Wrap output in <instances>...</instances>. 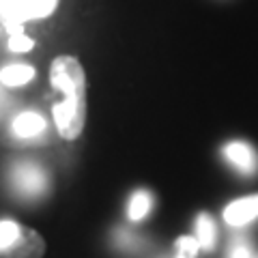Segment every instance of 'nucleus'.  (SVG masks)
<instances>
[{"instance_id":"9d476101","label":"nucleus","mask_w":258,"mask_h":258,"mask_svg":"<svg viewBox=\"0 0 258 258\" xmlns=\"http://www.w3.org/2000/svg\"><path fill=\"white\" fill-rule=\"evenodd\" d=\"M35 78V69L30 64H7L0 69V82L5 86H24Z\"/></svg>"},{"instance_id":"f03ea898","label":"nucleus","mask_w":258,"mask_h":258,"mask_svg":"<svg viewBox=\"0 0 258 258\" xmlns=\"http://www.w3.org/2000/svg\"><path fill=\"white\" fill-rule=\"evenodd\" d=\"M45 241L37 230L15 220H0V258H41Z\"/></svg>"},{"instance_id":"2eb2a0df","label":"nucleus","mask_w":258,"mask_h":258,"mask_svg":"<svg viewBox=\"0 0 258 258\" xmlns=\"http://www.w3.org/2000/svg\"><path fill=\"white\" fill-rule=\"evenodd\" d=\"M256 258H258V256H256Z\"/></svg>"},{"instance_id":"20e7f679","label":"nucleus","mask_w":258,"mask_h":258,"mask_svg":"<svg viewBox=\"0 0 258 258\" xmlns=\"http://www.w3.org/2000/svg\"><path fill=\"white\" fill-rule=\"evenodd\" d=\"M11 189L24 200L43 198L50 189V176L35 161H18L9 172Z\"/></svg>"},{"instance_id":"39448f33","label":"nucleus","mask_w":258,"mask_h":258,"mask_svg":"<svg viewBox=\"0 0 258 258\" xmlns=\"http://www.w3.org/2000/svg\"><path fill=\"white\" fill-rule=\"evenodd\" d=\"M222 157L226 159V164L232 166L243 176H254L258 172V153L252 144L245 140L226 142L222 149Z\"/></svg>"},{"instance_id":"423d86ee","label":"nucleus","mask_w":258,"mask_h":258,"mask_svg":"<svg viewBox=\"0 0 258 258\" xmlns=\"http://www.w3.org/2000/svg\"><path fill=\"white\" fill-rule=\"evenodd\" d=\"M222 217L232 228H243V226L256 222L258 220V194L243 196V198H237L232 203H228Z\"/></svg>"},{"instance_id":"f8f14e48","label":"nucleus","mask_w":258,"mask_h":258,"mask_svg":"<svg viewBox=\"0 0 258 258\" xmlns=\"http://www.w3.org/2000/svg\"><path fill=\"white\" fill-rule=\"evenodd\" d=\"M114 243L118 249H123V252H134V249H138L140 247V237L138 235H134L132 230H127V228H118L114 232Z\"/></svg>"},{"instance_id":"f257e3e1","label":"nucleus","mask_w":258,"mask_h":258,"mask_svg":"<svg viewBox=\"0 0 258 258\" xmlns=\"http://www.w3.org/2000/svg\"><path fill=\"white\" fill-rule=\"evenodd\" d=\"M50 82L62 93V101L52 108L56 129L64 140H76L86 123V76L80 60L74 56L54 58Z\"/></svg>"},{"instance_id":"7ed1b4c3","label":"nucleus","mask_w":258,"mask_h":258,"mask_svg":"<svg viewBox=\"0 0 258 258\" xmlns=\"http://www.w3.org/2000/svg\"><path fill=\"white\" fill-rule=\"evenodd\" d=\"M58 7V0H0V22L15 35L22 32L24 22L50 18Z\"/></svg>"},{"instance_id":"1a4fd4ad","label":"nucleus","mask_w":258,"mask_h":258,"mask_svg":"<svg viewBox=\"0 0 258 258\" xmlns=\"http://www.w3.org/2000/svg\"><path fill=\"white\" fill-rule=\"evenodd\" d=\"M153 209V194L149 189H136L132 196H129L127 203V217L129 222H140L144 220Z\"/></svg>"},{"instance_id":"0eeeda50","label":"nucleus","mask_w":258,"mask_h":258,"mask_svg":"<svg viewBox=\"0 0 258 258\" xmlns=\"http://www.w3.org/2000/svg\"><path fill=\"white\" fill-rule=\"evenodd\" d=\"M45 118L41 114H37V112H22L13 118V134L15 138H22V140H30V138H37V136H41L45 132Z\"/></svg>"},{"instance_id":"ddd939ff","label":"nucleus","mask_w":258,"mask_h":258,"mask_svg":"<svg viewBox=\"0 0 258 258\" xmlns=\"http://www.w3.org/2000/svg\"><path fill=\"white\" fill-rule=\"evenodd\" d=\"M228 258H256L252 243L247 239H235L228 245Z\"/></svg>"},{"instance_id":"6e6552de","label":"nucleus","mask_w":258,"mask_h":258,"mask_svg":"<svg viewBox=\"0 0 258 258\" xmlns=\"http://www.w3.org/2000/svg\"><path fill=\"white\" fill-rule=\"evenodd\" d=\"M194 230H196V241L200 249H205V252H211L217 243V226L213 222V217L209 213H200L196 217V222H194Z\"/></svg>"},{"instance_id":"9b49d317","label":"nucleus","mask_w":258,"mask_h":258,"mask_svg":"<svg viewBox=\"0 0 258 258\" xmlns=\"http://www.w3.org/2000/svg\"><path fill=\"white\" fill-rule=\"evenodd\" d=\"M200 245L196 237H179L174 243V258H196Z\"/></svg>"},{"instance_id":"4468645a","label":"nucleus","mask_w":258,"mask_h":258,"mask_svg":"<svg viewBox=\"0 0 258 258\" xmlns=\"http://www.w3.org/2000/svg\"><path fill=\"white\" fill-rule=\"evenodd\" d=\"M32 45H35V41L24 35V32H15V35L9 37V50L13 52H28L32 50Z\"/></svg>"}]
</instances>
